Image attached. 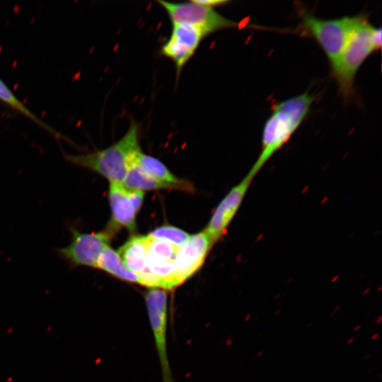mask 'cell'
<instances>
[{
    "label": "cell",
    "instance_id": "cell-10",
    "mask_svg": "<svg viewBox=\"0 0 382 382\" xmlns=\"http://www.w3.org/2000/svg\"><path fill=\"white\" fill-rule=\"evenodd\" d=\"M204 35L200 29L185 23H172L168 40L161 49V54L175 64L178 74L197 50Z\"/></svg>",
    "mask_w": 382,
    "mask_h": 382
},
{
    "label": "cell",
    "instance_id": "cell-3",
    "mask_svg": "<svg viewBox=\"0 0 382 382\" xmlns=\"http://www.w3.org/2000/svg\"><path fill=\"white\" fill-rule=\"evenodd\" d=\"M381 29L371 25L365 16L351 35L336 62L331 66L340 92L345 100L354 93L356 74L365 59L381 47Z\"/></svg>",
    "mask_w": 382,
    "mask_h": 382
},
{
    "label": "cell",
    "instance_id": "cell-12",
    "mask_svg": "<svg viewBox=\"0 0 382 382\" xmlns=\"http://www.w3.org/2000/svg\"><path fill=\"white\" fill-rule=\"evenodd\" d=\"M213 243L203 231L190 236L178 248L175 258V272L179 285L195 274L203 264Z\"/></svg>",
    "mask_w": 382,
    "mask_h": 382
},
{
    "label": "cell",
    "instance_id": "cell-4",
    "mask_svg": "<svg viewBox=\"0 0 382 382\" xmlns=\"http://www.w3.org/2000/svg\"><path fill=\"white\" fill-rule=\"evenodd\" d=\"M361 16L323 19L303 13L301 23L303 28L320 46L332 66L342 53Z\"/></svg>",
    "mask_w": 382,
    "mask_h": 382
},
{
    "label": "cell",
    "instance_id": "cell-18",
    "mask_svg": "<svg viewBox=\"0 0 382 382\" xmlns=\"http://www.w3.org/2000/svg\"><path fill=\"white\" fill-rule=\"evenodd\" d=\"M147 236L153 239L168 241L177 248L183 246L190 237L187 232L173 226L158 227Z\"/></svg>",
    "mask_w": 382,
    "mask_h": 382
},
{
    "label": "cell",
    "instance_id": "cell-8",
    "mask_svg": "<svg viewBox=\"0 0 382 382\" xmlns=\"http://www.w3.org/2000/svg\"><path fill=\"white\" fill-rule=\"evenodd\" d=\"M144 197L143 191L132 190L120 183H110L108 198L111 209V219L105 228L114 235L120 228L131 232L136 229V216Z\"/></svg>",
    "mask_w": 382,
    "mask_h": 382
},
{
    "label": "cell",
    "instance_id": "cell-1",
    "mask_svg": "<svg viewBox=\"0 0 382 382\" xmlns=\"http://www.w3.org/2000/svg\"><path fill=\"white\" fill-rule=\"evenodd\" d=\"M314 97L308 92L287 98L274 105L265 122L260 154L248 173L253 178L291 137L308 115Z\"/></svg>",
    "mask_w": 382,
    "mask_h": 382
},
{
    "label": "cell",
    "instance_id": "cell-7",
    "mask_svg": "<svg viewBox=\"0 0 382 382\" xmlns=\"http://www.w3.org/2000/svg\"><path fill=\"white\" fill-rule=\"evenodd\" d=\"M165 9L172 23H185L196 26L204 36L215 32L235 28L238 23L222 16L214 8L197 3L157 1Z\"/></svg>",
    "mask_w": 382,
    "mask_h": 382
},
{
    "label": "cell",
    "instance_id": "cell-15",
    "mask_svg": "<svg viewBox=\"0 0 382 382\" xmlns=\"http://www.w3.org/2000/svg\"><path fill=\"white\" fill-rule=\"evenodd\" d=\"M96 268L123 281L141 284L140 277L126 267L119 254L110 245L101 253Z\"/></svg>",
    "mask_w": 382,
    "mask_h": 382
},
{
    "label": "cell",
    "instance_id": "cell-13",
    "mask_svg": "<svg viewBox=\"0 0 382 382\" xmlns=\"http://www.w3.org/2000/svg\"><path fill=\"white\" fill-rule=\"evenodd\" d=\"M148 241V236H132L117 252L126 267L139 277L146 270Z\"/></svg>",
    "mask_w": 382,
    "mask_h": 382
},
{
    "label": "cell",
    "instance_id": "cell-17",
    "mask_svg": "<svg viewBox=\"0 0 382 382\" xmlns=\"http://www.w3.org/2000/svg\"><path fill=\"white\" fill-rule=\"evenodd\" d=\"M0 100L11 107L13 109L21 112L42 127L45 128L49 132L56 134V132L44 123L36 115H35L16 96L11 92L7 86L0 79Z\"/></svg>",
    "mask_w": 382,
    "mask_h": 382
},
{
    "label": "cell",
    "instance_id": "cell-16",
    "mask_svg": "<svg viewBox=\"0 0 382 382\" xmlns=\"http://www.w3.org/2000/svg\"><path fill=\"white\" fill-rule=\"evenodd\" d=\"M122 185L129 189L137 190H152L161 189H182L174 185L161 182L144 172L136 163L129 168Z\"/></svg>",
    "mask_w": 382,
    "mask_h": 382
},
{
    "label": "cell",
    "instance_id": "cell-14",
    "mask_svg": "<svg viewBox=\"0 0 382 382\" xmlns=\"http://www.w3.org/2000/svg\"><path fill=\"white\" fill-rule=\"evenodd\" d=\"M135 161L144 172L151 177L166 183L177 185L184 191H195L194 186L190 182L180 179L175 176L168 168L156 158L144 154L141 151L137 156Z\"/></svg>",
    "mask_w": 382,
    "mask_h": 382
},
{
    "label": "cell",
    "instance_id": "cell-11",
    "mask_svg": "<svg viewBox=\"0 0 382 382\" xmlns=\"http://www.w3.org/2000/svg\"><path fill=\"white\" fill-rule=\"evenodd\" d=\"M253 178L247 174L221 201L204 230L215 243L226 231L237 213Z\"/></svg>",
    "mask_w": 382,
    "mask_h": 382
},
{
    "label": "cell",
    "instance_id": "cell-6",
    "mask_svg": "<svg viewBox=\"0 0 382 382\" xmlns=\"http://www.w3.org/2000/svg\"><path fill=\"white\" fill-rule=\"evenodd\" d=\"M71 239L69 244L56 250L57 255L70 267H96L103 250L109 246L114 235L106 229L97 233H85L69 226Z\"/></svg>",
    "mask_w": 382,
    "mask_h": 382
},
{
    "label": "cell",
    "instance_id": "cell-9",
    "mask_svg": "<svg viewBox=\"0 0 382 382\" xmlns=\"http://www.w3.org/2000/svg\"><path fill=\"white\" fill-rule=\"evenodd\" d=\"M147 311L154 335L163 382H173L166 350L167 293L159 288H150L145 295Z\"/></svg>",
    "mask_w": 382,
    "mask_h": 382
},
{
    "label": "cell",
    "instance_id": "cell-2",
    "mask_svg": "<svg viewBox=\"0 0 382 382\" xmlns=\"http://www.w3.org/2000/svg\"><path fill=\"white\" fill-rule=\"evenodd\" d=\"M139 137L140 125L132 120L124 136L111 146L82 154L66 153L64 157L69 163L96 173L110 183L122 184L141 151Z\"/></svg>",
    "mask_w": 382,
    "mask_h": 382
},
{
    "label": "cell",
    "instance_id": "cell-19",
    "mask_svg": "<svg viewBox=\"0 0 382 382\" xmlns=\"http://www.w3.org/2000/svg\"><path fill=\"white\" fill-rule=\"evenodd\" d=\"M197 3L204 6L214 8L228 3L226 0H195Z\"/></svg>",
    "mask_w": 382,
    "mask_h": 382
},
{
    "label": "cell",
    "instance_id": "cell-5",
    "mask_svg": "<svg viewBox=\"0 0 382 382\" xmlns=\"http://www.w3.org/2000/svg\"><path fill=\"white\" fill-rule=\"evenodd\" d=\"M178 248L168 241L149 237L146 270L140 277L141 285L164 290L178 286L174 262Z\"/></svg>",
    "mask_w": 382,
    "mask_h": 382
}]
</instances>
